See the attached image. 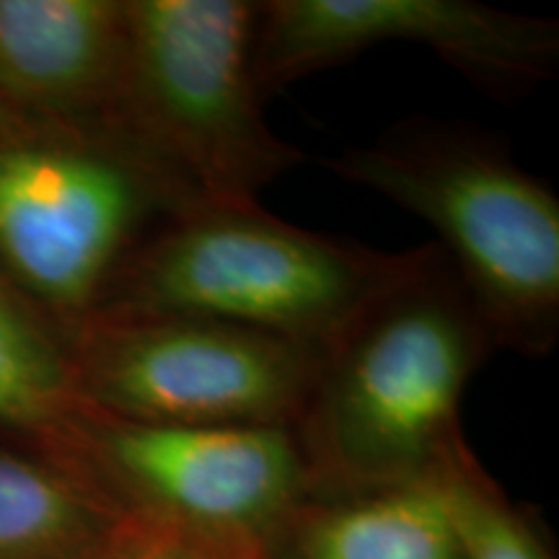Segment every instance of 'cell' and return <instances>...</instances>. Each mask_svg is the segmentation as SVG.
<instances>
[{
	"instance_id": "obj_1",
	"label": "cell",
	"mask_w": 559,
	"mask_h": 559,
	"mask_svg": "<svg viewBox=\"0 0 559 559\" xmlns=\"http://www.w3.org/2000/svg\"><path fill=\"white\" fill-rule=\"evenodd\" d=\"M492 349L485 319L436 247L321 355L293 428L313 487L428 477L466 440L461 402Z\"/></svg>"
},
{
	"instance_id": "obj_2",
	"label": "cell",
	"mask_w": 559,
	"mask_h": 559,
	"mask_svg": "<svg viewBox=\"0 0 559 559\" xmlns=\"http://www.w3.org/2000/svg\"><path fill=\"white\" fill-rule=\"evenodd\" d=\"M319 164L436 230L495 349L547 358L557 347L559 198L506 140L472 124L412 120Z\"/></svg>"
},
{
	"instance_id": "obj_3",
	"label": "cell",
	"mask_w": 559,
	"mask_h": 559,
	"mask_svg": "<svg viewBox=\"0 0 559 559\" xmlns=\"http://www.w3.org/2000/svg\"><path fill=\"white\" fill-rule=\"evenodd\" d=\"M432 249H370L293 226L260 202L194 205L140 243L99 311L205 317L324 353Z\"/></svg>"
},
{
	"instance_id": "obj_4",
	"label": "cell",
	"mask_w": 559,
	"mask_h": 559,
	"mask_svg": "<svg viewBox=\"0 0 559 559\" xmlns=\"http://www.w3.org/2000/svg\"><path fill=\"white\" fill-rule=\"evenodd\" d=\"M251 0H128L111 135L198 205H251L304 151L264 120Z\"/></svg>"
},
{
	"instance_id": "obj_5",
	"label": "cell",
	"mask_w": 559,
	"mask_h": 559,
	"mask_svg": "<svg viewBox=\"0 0 559 559\" xmlns=\"http://www.w3.org/2000/svg\"><path fill=\"white\" fill-rule=\"evenodd\" d=\"M198 205L111 132L0 135V275L75 326L153 230Z\"/></svg>"
},
{
	"instance_id": "obj_6",
	"label": "cell",
	"mask_w": 559,
	"mask_h": 559,
	"mask_svg": "<svg viewBox=\"0 0 559 559\" xmlns=\"http://www.w3.org/2000/svg\"><path fill=\"white\" fill-rule=\"evenodd\" d=\"M41 436L73 445L62 469L120 515L254 549L313 487L293 428L160 425L81 404Z\"/></svg>"
},
{
	"instance_id": "obj_7",
	"label": "cell",
	"mask_w": 559,
	"mask_h": 559,
	"mask_svg": "<svg viewBox=\"0 0 559 559\" xmlns=\"http://www.w3.org/2000/svg\"><path fill=\"white\" fill-rule=\"evenodd\" d=\"M70 353L81 404L138 423L296 428L319 349L181 313L99 311Z\"/></svg>"
},
{
	"instance_id": "obj_8",
	"label": "cell",
	"mask_w": 559,
	"mask_h": 559,
	"mask_svg": "<svg viewBox=\"0 0 559 559\" xmlns=\"http://www.w3.org/2000/svg\"><path fill=\"white\" fill-rule=\"evenodd\" d=\"M423 45L500 99L526 96L555 75V19L474 0H262L251 68L262 99L370 47Z\"/></svg>"
},
{
	"instance_id": "obj_9",
	"label": "cell",
	"mask_w": 559,
	"mask_h": 559,
	"mask_svg": "<svg viewBox=\"0 0 559 559\" xmlns=\"http://www.w3.org/2000/svg\"><path fill=\"white\" fill-rule=\"evenodd\" d=\"M128 0H0V96L34 128L111 132Z\"/></svg>"
},
{
	"instance_id": "obj_10",
	"label": "cell",
	"mask_w": 559,
	"mask_h": 559,
	"mask_svg": "<svg viewBox=\"0 0 559 559\" xmlns=\"http://www.w3.org/2000/svg\"><path fill=\"white\" fill-rule=\"evenodd\" d=\"M254 559H464L428 481L309 492L280 519Z\"/></svg>"
},
{
	"instance_id": "obj_11",
	"label": "cell",
	"mask_w": 559,
	"mask_h": 559,
	"mask_svg": "<svg viewBox=\"0 0 559 559\" xmlns=\"http://www.w3.org/2000/svg\"><path fill=\"white\" fill-rule=\"evenodd\" d=\"M122 519L55 461L0 449V559H96Z\"/></svg>"
},
{
	"instance_id": "obj_12",
	"label": "cell",
	"mask_w": 559,
	"mask_h": 559,
	"mask_svg": "<svg viewBox=\"0 0 559 559\" xmlns=\"http://www.w3.org/2000/svg\"><path fill=\"white\" fill-rule=\"evenodd\" d=\"M79 407L70 349L0 275V425L45 432Z\"/></svg>"
},
{
	"instance_id": "obj_13",
	"label": "cell",
	"mask_w": 559,
	"mask_h": 559,
	"mask_svg": "<svg viewBox=\"0 0 559 559\" xmlns=\"http://www.w3.org/2000/svg\"><path fill=\"white\" fill-rule=\"evenodd\" d=\"M425 481L436 489L464 559H555L526 510L508 500L466 440L445 453Z\"/></svg>"
},
{
	"instance_id": "obj_14",
	"label": "cell",
	"mask_w": 559,
	"mask_h": 559,
	"mask_svg": "<svg viewBox=\"0 0 559 559\" xmlns=\"http://www.w3.org/2000/svg\"><path fill=\"white\" fill-rule=\"evenodd\" d=\"M254 549L202 539L160 523L124 519L96 559H254Z\"/></svg>"
},
{
	"instance_id": "obj_15",
	"label": "cell",
	"mask_w": 559,
	"mask_h": 559,
	"mask_svg": "<svg viewBox=\"0 0 559 559\" xmlns=\"http://www.w3.org/2000/svg\"><path fill=\"white\" fill-rule=\"evenodd\" d=\"M19 128H24V122L13 115L9 104H5L3 96H0V135H9V132H16Z\"/></svg>"
}]
</instances>
